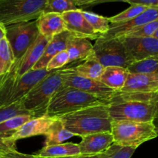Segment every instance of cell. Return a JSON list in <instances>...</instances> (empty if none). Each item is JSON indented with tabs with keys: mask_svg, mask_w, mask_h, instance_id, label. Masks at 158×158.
Returning <instances> with one entry per match:
<instances>
[{
	"mask_svg": "<svg viewBox=\"0 0 158 158\" xmlns=\"http://www.w3.org/2000/svg\"><path fill=\"white\" fill-rule=\"evenodd\" d=\"M155 20H158V7H149L132 19L123 23L110 24L107 32L100 35L97 40H107L110 39L122 38L137 28Z\"/></svg>",
	"mask_w": 158,
	"mask_h": 158,
	"instance_id": "cell-10",
	"label": "cell"
},
{
	"mask_svg": "<svg viewBox=\"0 0 158 158\" xmlns=\"http://www.w3.org/2000/svg\"><path fill=\"white\" fill-rule=\"evenodd\" d=\"M69 63V53L66 50H63L54 56L46 65V69L48 72L60 69Z\"/></svg>",
	"mask_w": 158,
	"mask_h": 158,
	"instance_id": "cell-34",
	"label": "cell"
},
{
	"mask_svg": "<svg viewBox=\"0 0 158 158\" xmlns=\"http://www.w3.org/2000/svg\"><path fill=\"white\" fill-rule=\"evenodd\" d=\"M58 119L74 136L83 137L97 133L111 132L113 120L109 113V103L87 106Z\"/></svg>",
	"mask_w": 158,
	"mask_h": 158,
	"instance_id": "cell-1",
	"label": "cell"
},
{
	"mask_svg": "<svg viewBox=\"0 0 158 158\" xmlns=\"http://www.w3.org/2000/svg\"><path fill=\"white\" fill-rule=\"evenodd\" d=\"M152 123H153V125H154V130H155V132L158 137V108H156L155 114H154V119H153Z\"/></svg>",
	"mask_w": 158,
	"mask_h": 158,
	"instance_id": "cell-39",
	"label": "cell"
},
{
	"mask_svg": "<svg viewBox=\"0 0 158 158\" xmlns=\"http://www.w3.org/2000/svg\"><path fill=\"white\" fill-rule=\"evenodd\" d=\"M134 63L158 55V40L154 37H122Z\"/></svg>",
	"mask_w": 158,
	"mask_h": 158,
	"instance_id": "cell-12",
	"label": "cell"
},
{
	"mask_svg": "<svg viewBox=\"0 0 158 158\" xmlns=\"http://www.w3.org/2000/svg\"><path fill=\"white\" fill-rule=\"evenodd\" d=\"M77 7H89L94 6L97 2L100 0H73Z\"/></svg>",
	"mask_w": 158,
	"mask_h": 158,
	"instance_id": "cell-37",
	"label": "cell"
},
{
	"mask_svg": "<svg viewBox=\"0 0 158 158\" xmlns=\"http://www.w3.org/2000/svg\"><path fill=\"white\" fill-rule=\"evenodd\" d=\"M5 35H6V27L0 25V42Z\"/></svg>",
	"mask_w": 158,
	"mask_h": 158,
	"instance_id": "cell-41",
	"label": "cell"
},
{
	"mask_svg": "<svg viewBox=\"0 0 158 158\" xmlns=\"http://www.w3.org/2000/svg\"><path fill=\"white\" fill-rule=\"evenodd\" d=\"M155 105H156V108H158V96H157V100H156V102H155Z\"/></svg>",
	"mask_w": 158,
	"mask_h": 158,
	"instance_id": "cell-43",
	"label": "cell"
},
{
	"mask_svg": "<svg viewBox=\"0 0 158 158\" xmlns=\"http://www.w3.org/2000/svg\"><path fill=\"white\" fill-rule=\"evenodd\" d=\"M148 8H149L148 6H143V5H131V6L128 9H127L126 10L123 11L120 13L114 15V16L109 17L108 19H109L110 24L123 23V22L128 21V20L135 18L136 16L144 12Z\"/></svg>",
	"mask_w": 158,
	"mask_h": 158,
	"instance_id": "cell-29",
	"label": "cell"
},
{
	"mask_svg": "<svg viewBox=\"0 0 158 158\" xmlns=\"http://www.w3.org/2000/svg\"><path fill=\"white\" fill-rule=\"evenodd\" d=\"M111 134L114 143L137 148L142 143L157 137L152 122L113 121Z\"/></svg>",
	"mask_w": 158,
	"mask_h": 158,
	"instance_id": "cell-6",
	"label": "cell"
},
{
	"mask_svg": "<svg viewBox=\"0 0 158 158\" xmlns=\"http://www.w3.org/2000/svg\"><path fill=\"white\" fill-rule=\"evenodd\" d=\"M104 152L101 153V154H94V155H83V154H79V155L67 156V157H53V158H104ZM35 158H45V157H39L35 156Z\"/></svg>",
	"mask_w": 158,
	"mask_h": 158,
	"instance_id": "cell-38",
	"label": "cell"
},
{
	"mask_svg": "<svg viewBox=\"0 0 158 158\" xmlns=\"http://www.w3.org/2000/svg\"><path fill=\"white\" fill-rule=\"evenodd\" d=\"M80 154L79 143H66L51 146H44L36 154V157L45 158L63 157Z\"/></svg>",
	"mask_w": 158,
	"mask_h": 158,
	"instance_id": "cell-23",
	"label": "cell"
},
{
	"mask_svg": "<svg viewBox=\"0 0 158 158\" xmlns=\"http://www.w3.org/2000/svg\"><path fill=\"white\" fill-rule=\"evenodd\" d=\"M63 20L66 26V30L77 37L96 40L100 34L97 33L88 23L83 15V9H77L62 13Z\"/></svg>",
	"mask_w": 158,
	"mask_h": 158,
	"instance_id": "cell-14",
	"label": "cell"
},
{
	"mask_svg": "<svg viewBox=\"0 0 158 158\" xmlns=\"http://www.w3.org/2000/svg\"><path fill=\"white\" fill-rule=\"evenodd\" d=\"M15 62L13 52L5 35L0 42V77L9 72Z\"/></svg>",
	"mask_w": 158,
	"mask_h": 158,
	"instance_id": "cell-27",
	"label": "cell"
},
{
	"mask_svg": "<svg viewBox=\"0 0 158 158\" xmlns=\"http://www.w3.org/2000/svg\"><path fill=\"white\" fill-rule=\"evenodd\" d=\"M74 69L76 73L80 77L99 80L103 73L104 67L94 56H91L89 58L85 60L84 63L78 65L77 67L74 68Z\"/></svg>",
	"mask_w": 158,
	"mask_h": 158,
	"instance_id": "cell-25",
	"label": "cell"
},
{
	"mask_svg": "<svg viewBox=\"0 0 158 158\" xmlns=\"http://www.w3.org/2000/svg\"><path fill=\"white\" fill-rule=\"evenodd\" d=\"M102 103L109 102L79 89L63 86L49 101L45 116L60 118L87 106Z\"/></svg>",
	"mask_w": 158,
	"mask_h": 158,
	"instance_id": "cell-3",
	"label": "cell"
},
{
	"mask_svg": "<svg viewBox=\"0 0 158 158\" xmlns=\"http://www.w3.org/2000/svg\"><path fill=\"white\" fill-rule=\"evenodd\" d=\"M49 73L50 72H48L46 69H32L20 77L11 94L8 105L23 100L25 96L36 85V83Z\"/></svg>",
	"mask_w": 158,
	"mask_h": 158,
	"instance_id": "cell-15",
	"label": "cell"
},
{
	"mask_svg": "<svg viewBox=\"0 0 158 158\" xmlns=\"http://www.w3.org/2000/svg\"><path fill=\"white\" fill-rule=\"evenodd\" d=\"M94 56L103 67L120 66L126 68L134 63L127 52L123 39L96 40L94 45Z\"/></svg>",
	"mask_w": 158,
	"mask_h": 158,
	"instance_id": "cell-7",
	"label": "cell"
},
{
	"mask_svg": "<svg viewBox=\"0 0 158 158\" xmlns=\"http://www.w3.org/2000/svg\"><path fill=\"white\" fill-rule=\"evenodd\" d=\"M128 75L129 71L126 68L107 66L104 68L99 80L113 90L120 91L124 86Z\"/></svg>",
	"mask_w": 158,
	"mask_h": 158,
	"instance_id": "cell-21",
	"label": "cell"
},
{
	"mask_svg": "<svg viewBox=\"0 0 158 158\" xmlns=\"http://www.w3.org/2000/svg\"><path fill=\"white\" fill-rule=\"evenodd\" d=\"M21 115H32L29 111H27L24 108L23 100L8 105V106L0 107V123L12 117Z\"/></svg>",
	"mask_w": 158,
	"mask_h": 158,
	"instance_id": "cell-30",
	"label": "cell"
},
{
	"mask_svg": "<svg viewBox=\"0 0 158 158\" xmlns=\"http://www.w3.org/2000/svg\"><path fill=\"white\" fill-rule=\"evenodd\" d=\"M0 158H35V154H26L19 152L17 150L0 151Z\"/></svg>",
	"mask_w": 158,
	"mask_h": 158,
	"instance_id": "cell-35",
	"label": "cell"
},
{
	"mask_svg": "<svg viewBox=\"0 0 158 158\" xmlns=\"http://www.w3.org/2000/svg\"><path fill=\"white\" fill-rule=\"evenodd\" d=\"M73 36L69 31H65L52 37V40L46 46L44 52L32 69H46V65L49 60L55 55L63 50H66L69 40Z\"/></svg>",
	"mask_w": 158,
	"mask_h": 158,
	"instance_id": "cell-19",
	"label": "cell"
},
{
	"mask_svg": "<svg viewBox=\"0 0 158 158\" xmlns=\"http://www.w3.org/2000/svg\"><path fill=\"white\" fill-rule=\"evenodd\" d=\"M129 0H100V1L97 2L94 6H97L98 4H102V3H106V2H127Z\"/></svg>",
	"mask_w": 158,
	"mask_h": 158,
	"instance_id": "cell-40",
	"label": "cell"
},
{
	"mask_svg": "<svg viewBox=\"0 0 158 158\" xmlns=\"http://www.w3.org/2000/svg\"><path fill=\"white\" fill-rule=\"evenodd\" d=\"M75 67H64L63 73V86H69L91 94L109 102L116 91L105 86L100 80H91L77 75Z\"/></svg>",
	"mask_w": 158,
	"mask_h": 158,
	"instance_id": "cell-9",
	"label": "cell"
},
{
	"mask_svg": "<svg viewBox=\"0 0 158 158\" xmlns=\"http://www.w3.org/2000/svg\"><path fill=\"white\" fill-rule=\"evenodd\" d=\"M79 9L73 0H46L43 12H55L62 14L68 11Z\"/></svg>",
	"mask_w": 158,
	"mask_h": 158,
	"instance_id": "cell-31",
	"label": "cell"
},
{
	"mask_svg": "<svg viewBox=\"0 0 158 158\" xmlns=\"http://www.w3.org/2000/svg\"><path fill=\"white\" fill-rule=\"evenodd\" d=\"M52 39L40 35L35 43L28 49L26 53L21 58L18 69V77L20 78L29 71L32 70L37 62L43 56L46 46Z\"/></svg>",
	"mask_w": 158,
	"mask_h": 158,
	"instance_id": "cell-17",
	"label": "cell"
},
{
	"mask_svg": "<svg viewBox=\"0 0 158 158\" xmlns=\"http://www.w3.org/2000/svg\"><path fill=\"white\" fill-rule=\"evenodd\" d=\"M40 35L36 21L16 23L6 26V38L15 60H19Z\"/></svg>",
	"mask_w": 158,
	"mask_h": 158,
	"instance_id": "cell-8",
	"label": "cell"
},
{
	"mask_svg": "<svg viewBox=\"0 0 158 158\" xmlns=\"http://www.w3.org/2000/svg\"><path fill=\"white\" fill-rule=\"evenodd\" d=\"M131 73H145L158 76V55L135 62L127 67Z\"/></svg>",
	"mask_w": 158,
	"mask_h": 158,
	"instance_id": "cell-26",
	"label": "cell"
},
{
	"mask_svg": "<svg viewBox=\"0 0 158 158\" xmlns=\"http://www.w3.org/2000/svg\"><path fill=\"white\" fill-rule=\"evenodd\" d=\"M69 53V63L77 60H86L94 54V45L89 40L73 35L66 47Z\"/></svg>",
	"mask_w": 158,
	"mask_h": 158,
	"instance_id": "cell-20",
	"label": "cell"
},
{
	"mask_svg": "<svg viewBox=\"0 0 158 158\" xmlns=\"http://www.w3.org/2000/svg\"><path fill=\"white\" fill-rule=\"evenodd\" d=\"M46 3V0H0V25L6 27L36 20Z\"/></svg>",
	"mask_w": 158,
	"mask_h": 158,
	"instance_id": "cell-4",
	"label": "cell"
},
{
	"mask_svg": "<svg viewBox=\"0 0 158 158\" xmlns=\"http://www.w3.org/2000/svg\"><path fill=\"white\" fill-rule=\"evenodd\" d=\"M40 35L47 38L52 37L66 31V26L62 14L43 12L36 20Z\"/></svg>",
	"mask_w": 158,
	"mask_h": 158,
	"instance_id": "cell-18",
	"label": "cell"
},
{
	"mask_svg": "<svg viewBox=\"0 0 158 158\" xmlns=\"http://www.w3.org/2000/svg\"><path fill=\"white\" fill-rule=\"evenodd\" d=\"M129 4H138L148 7H158V0H129L127 2Z\"/></svg>",
	"mask_w": 158,
	"mask_h": 158,
	"instance_id": "cell-36",
	"label": "cell"
},
{
	"mask_svg": "<svg viewBox=\"0 0 158 158\" xmlns=\"http://www.w3.org/2000/svg\"><path fill=\"white\" fill-rule=\"evenodd\" d=\"M137 148L123 147L113 143L104 152V158H131Z\"/></svg>",
	"mask_w": 158,
	"mask_h": 158,
	"instance_id": "cell-32",
	"label": "cell"
},
{
	"mask_svg": "<svg viewBox=\"0 0 158 158\" xmlns=\"http://www.w3.org/2000/svg\"><path fill=\"white\" fill-rule=\"evenodd\" d=\"M83 15L91 27L97 33L102 35L106 33L110 27V22L107 17L102 16L91 12L83 10Z\"/></svg>",
	"mask_w": 158,
	"mask_h": 158,
	"instance_id": "cell-28",
	"label": "cell"
},
{
	"mask_svg": "<svg viewBox=\"0 0 158 158\" xmlns=\"http://www.w3.org/2000/svg\"><path fill=\"white\" fill-rule=\"evenodd\" d=\"M117 92L131 94H158V76L129 73L123 87Z\"/></svg>",
	"mask_w": 158,
	"mask_h": 158,
	"instance_id": "cell-13",
	"label": "cell"
},
{
	"mask_svg": "<svg viewBox=\"0 0 158 158\" xmlns=\"http://www.w3.org/2000/svg\"><path fill=\"white\" fill-rule=\"evenodd\" d=\"M55 119L47 116H43L29 120V121L25 123L12 137L8 139L6 141L7 151L17 150L15 143L20 139L28 138V137L39 135H45Z\"/></svg>",
	"mask_w": 158,
	"mask_h": 158,
	"instance_id": "cell-11",
	"label": "cell"
},
{
	"mask_svg": "<svg viewBox=\"0 0 158 158\" xmlns=\"http://www.w3.org/2000/svg\"><path fill=\"white\" fill-rule=\"evenodd\" d=\"M34 118L32 115L12 117L0 123V151H6V141L27 121Z\"/></svg>",
	"mask_w": 158,
	"mask_h": 158,
	"instance_id": "cell-22",
	"label": "cell"
},
{
	"mask_svg": "<svg viewBox=\"0 0 158 158\" xmlns=\"http://www.w3.org/2000/svg\"><path fill=\"white\" fill-rule=\"evenodd\" d=\"M153 37H154V38H156L157 40H158V29H157V30L155 32V33L154 34Z\"/></svg>",
	"mask_w": 158,
	"mask_h": 158,
	"instance_id": "cell-42",
	"label": "cell"
},
{
	"mask_svg": "<svg viewBox=\"0 0 158 158\" xmlns=\"http://www.w3.org/2000/svg\"><path fill=\"white\" fill-rule=\"evenodd\" d=\"M114 143L111 132L97 133L82 137L79 143L80 154L94 155L103 153Z\"/></svg>",
	"mask_w": 158,
	"mask_h": 158,
	"instance_id": "cell-16",
	"label": "cell"
},
{
	"mask_svg": "<svg viewBox=\"0 0 158 158\" xmlns=\"http://www.w3.org/2000/svg\"><path fill=\"white\" fill-rule=\"evenodd\" d=\"M63 71L64 68L51 71L23 99L24 108L34 118L45 116L51 99L63 86Z\"/></svg>",
	"mask_w": 158,
	"mask_h": 158,
	"instance_id": "cell-2",
	"label": "cell"
},
{
	"mask_svg": "<svg viewBox=\"0 0 158 158\" xmlns=\"http://www.w3.org/2000/svg\"><path fill=\"white\" fill-rule=\"evenodd\" d=\"M156 111L155 102L111 98L109 113L113 121L152 122Z\"/></svg>",
	"mask_w": 158,
	"mask_h": 158,
	"instance_id": "cell-5",
	"label": "cell"
},
{
	"mask_svg": "<svg viewBox=\"0 0 158 158\" xmlns=\"http://www.w3.org/2000/svg\"><path fill=\"white\" fill-rule=\"evenodd\" d=\"M46 140L45 146H51L63 143V141L74 137V134L68 131L63 126L61 120L56 118L53 123L49 127V130L45 134Z\"/></svg>",
	"mask_w": 158,
	"mask_h": 158,
	"instance_id": "cell-24",
	"label": "cell"
},
{
	"mask_svg": "<svg viewBox=\"0 0 158 158\" xmlns=\"http://www.w3.org/2000/svg\"><path fill=\"white\" fill-rule=\"evenodd\" d=\"M158 29V20L140 26L123 37H151Z\"/></svg>",
	"mask_w": 158,
	"mask_h": 158,
	"instance_id": "cell-33",
	"label": "cell"
}]
</instances>
